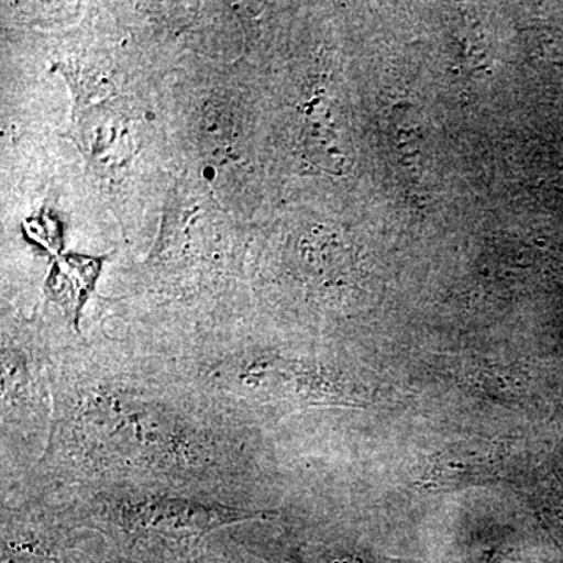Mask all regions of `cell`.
I'll return each mask as SVG.
<instances>
[{"label":"cell","instance_id":"1","mask_svg":"<svg viewBox=\"0 0 563 563\" xmlns=\"http://www.w3.org/2000/svg\"><path fill=\"white\" fill-rule=\"evenodd\" d=\"M54 442L81 468L176 474L206 465L207 437L165 399L113 383H90L63 399Z\"/></svg>","mask_w":563,"mask_h":563},{"label":"cell","instance_id":"2","mask_svg":"<svg viewBox=\"0 0 563 563\" xmlns=\"http://www.w3.org/2000/svg\"><path fill=\"white\" fill-rule=\"evenodd\" d=\"M99 512L129 536H152L172 542L198 540L225 526L263 520L269 515L263 510L161 493L110 496L101 504Z\"/></svg>","mask_w":563,"mask_h":563},{"label":"cell","instance_id":"3","mask_svg":"<svg viewBox=\"0 0 563 563\" xmlns=\"http://www.w3.org/2000/svg\"><path fill=\"white\" fill-rule=\"evenodd\" d=\"M101 263L99 258L68 255L57 258L52 266L44 291L52 302L65 310L66 317L76 325L79 322L81 307L95 290Z\"/></svg>","mask_w":563,"mask_h":563},{"label":"cell","instance_id":"4","mask_svg":"<svg viewBox=\"0 0 563 563\" xmlns=\"http://www.w3.org/2000/svg\"><path fill=\"white\" fill-rule=\"evenodd\" d=\"M38 384L33 380L21 355L3 350L2 358V407L3 420L13 415L38 412L41 404Z\"/></svg>","mask_w":563,"mask_h":563}]
</instances>
